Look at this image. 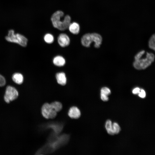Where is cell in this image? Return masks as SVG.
<instances>
[{
    "label": "cell",
    "mask_w": 155,
    "mask_h": 155,
    "mask_svg": "<svg viewBox=\"0 0 155 155\" xmlns=\"http://www.w3.org/2000/svg\"><path fill=\"white\" fill-rule=\"evenodd\" d=\"M42 116L46 119H53L56 116L57 112L52 108L50 104L45 103L41 108Z\"/></svg>",
    "instance_id": "obj_5"
},
{
    "label": "cell",
    "mask_w": 155,
    "mask_h": 155,
    "mask_svg": "<svg viewBox=\"0 0 155 155\" xmlns=\"http://www.w3.org/2000/svg\"><path fill=\"white\" fill-rule=\"evenodd\" d=\"M139 96L142 98H144L145 97L146 92L144 90L142 89L140 91L139 93Z\"/></svg>",
    "instance_id": "obj_22"
},
{
    "label": "cell",
    "mask_w": 155,
    "mask_h": 155,
    "mask_svg": "<svg viewBox=\"0 0 155 155\" xmlns=\"http://www.w3.org/2000/svg\"><path fill=\"white\" fill-rule=\"evenodd\" d=\"M69 31L72 34H77L79 33L80 30V26L77 23L73 22L70 23L69 27Z\"/></svg>",
    "instance_id": "obj_13"
},
{
    "label": "cell",
    "mask_w": 155,
    "mask_h": 155,
    "mask_svg": "<svg viewBox=\"0 0 155 155\" xmlns=\"http://www.w3.org/2000/svg\"><path fill=\"white\" fill-rule=\"evenodd\" d=\"M155 35L153 34L150 37L149 41V46L150 48L155 50Z\"/></svg>",
    "instance_id": "obj_18"
},
{
    "label": "cell",
    "mask_w": 155,
    "mask_h": 155,
    "mask_svg": "<svg viewBox=\"0 0 155 155\" xmlns=\"http://www.w3.org/2000/svg\"><path fill=\"white\" fill-rule=\"evenodd\" d=\"M18 96V93L15 88L11 86H8L5 90L4 97L5 101L9 103L11 101L16 99Z\"/></svg>",
    "instance_id": "obj_4"
},
{
    "label": "cell",
    "mask_w": 155,
    "mask_h": 155,
    "mask_svg": "<svg viewBox=\"0 0 155 155\" xmlns=\"http://www.w3.org/2000/svg\"><path fill=\"white\" fill-rule=\"evenodd\" d=\"M112 129L114 134L118 133L121 130L119 125L116 123H114L112 125Z\"/></svg>",
    "instance_id": "obj_19"
},
{
    "label": "cell",
    "mask_w": 155,
    "mask_h": 155,
    "mask_svg": "<svg viewBox=\"0 0 155 155\" xmlns=\"http://www.w3.org/2000/svg\"><path fill=\"white\" fill-rule=\"evenodd\" d=\"M105 127L108 134L111 135L114 134L113 130L112 125L111 121L109 120L107 121L106 123Z\"/></svg>",
    "instance_id": "obj_16"
},
{
    "label": "cell",
    "mask_w": 155,
    "mask_h": 155,
    "mask_svg": "<svg viewBox=\"0 0 155 155\" xmlns=\"http://www.w3.org/2000/svg\"><path fill=\"white\" fill-rule=\"evenodd\" d=\"M5 39L8 42L18 43L24 47L26 46L28 42L27 39L24 36L18 33L15 34L13 30L9 31Z\"/></svg>",
    "instance_id": "obj_2"
},
{
    "label": "cell",
    "mask_w": 155,
    "mask_h": 155,
    "mask_svg": "<svg viewBox=\"0 0 155 155\" xmlns=\"http://www.w3.org/2000/svg\"><path fill=\"white\" fill-rule=\"evenodd\" d=\"M58 42L60 46L65 47L68 46L70 42V40L69 36L66 34H61L57 38Z\"/></svg>",
    "instance_id": "obj_6"
},
{
    "label": "cell",
    "mask_w": 155,
    "mask_h": 155,
    "mask_svg": "<svg viewBox=\"0 0 155 155\" xmlns=\"http://www.w3.org/2000/svg\"><path fill=\"white\" fill-rule=\"evenodd\" d=\"M50 104L53 109L57 112L60 111L62 108V105L61 102L55 101L52 102Z\"/></svg>",
    "instance_id": "obj_15"
},
{
    "label": "cell",
    "mask_w": 155,
    "mask_h": 155,
    "mask_svg": "<svg viewBox=\"0 0 155 155\" xmlns=\"http://www.w3.org/2000/svg\"><path fill=\"white\" fill-rule=\"evenodd\" d=\"M92 34L93 42H94V47L96 48H98L100 47L102 42V37L100 35L97 33H92Z\"/></svg>",
    "instance_id": "obj_11"
},
{
    "label": "cell",
    "mask_w": 155,
    "mask_h": 155,
    "mask_svg": "<svg viewBox=\"0 0 155 155\" xmlns=\"http://www.w3.org/2000/svg\"><path fill=\"white\" fill-rule=\"evenodd\" d=\"M5 84V80L4 78L0 74V86H4Z\"/></svg>",
    "instance_id": "obj_21"
},
{
    "label": "cell",
    "mask_w": 155,
    "mask_h": 155,
    "mask_svg": "<svg viewBox=\"0 0 155 155\" xmlns=\"http://www.w3.org/2000/svg\"><path fill=\"white\" fill-rule=\"evenodd\" d=\"M69 116L71 118L77 119L79 118L81 113L79 109L76 106H73L70 108L68 112Z\"/></svg>",
    "instance_id": "obj_8"
},
{
    "label": "cell",
    "mask_w": 155,
    "mask_h": 155,
    "mask_svg": "<svg viewBox=\"0 0 155 155\" xmlns=\"http://www.w3.org/2000/svg\"><path fill=\"white\" fill-rule=\"evenodd\" d=\"M13 81L16 84H22L23 81V77L19 73H16L12 76Z\"/></svg>",
    "instance_id": "obj_14"
},
{
    "label": "cell",
    "mask_w": 155,
    "mask_h": 155,
    "mask_svg": "<svg viewBox=\"0 0 155 155\" xmlns=\"http://www.w3.org/2000/svg\"><path fill=\"white\" fill-rule=\"evenodd\" d=\"M111 93L110 90L106 87H104L101 90V98L104 101H107L108 100V96Z\"/></svg>",
    "instance_id": "obj_10"
},
{
    "label": "cell",
    "mask_w": 155,
    "mask_h": 155,
    "mask_svg": "<svg viewBox=\"0 0 155 155\" xmlns=\"http://www.w3.org/2000/svg\"><path fill=\"white\" fill-rule=\"evenodd\" d=\"M53 62L56 66L61 67L65 64V59L62 56H57L54 58Z\"/></svg>",
    "instance_id": "obj_12"
},
{
    "label": "cell",
    "mask_w": 155,
    "mask_h": 155,
    "mask_svg": "<svg viewBox=\"0 0 155 155\" xmlns=\"http://www.w3.org/2000/svg\"><path fill=\"white\" fill-rule=\"evenodd\" d=\"M44 38L45 42L48 44L53 43L54 40V38L53 35L49 33L46 34Z\"/></svg>",
    "instance_id": "obj_17"
},
{
    "label": "cell",
    "mask_w": 155,
    "mask_h": 155,
    "mask_svg": "<svg viewBox=\"0 0 155 155\" xmlns=\"http://www.w3.org/2000/svg\"><path fill=\"white\" fill-rule=\"evenodd\" d=\"M93 42L92 33H87L84 35L82 37L81 42L82 44L86 47H89Z\"/></svg>",
    "instance_id": "obj_7"
},
{
    "label": "cell",
    "mask_w": 155,
    "mask_h": 155,
    "mask_svg": "<svg viewBox=\"0 0 155 155\" xmlns=\"http://www.w3.org/2000/svg\"><path fill=\"white\" fill-rule=\"evenodd\" d=\"M154 59V55L153 54L147 52L146 58L135 60L133 64V66L137 69H145L151 65Z\"/></svg>",
    "instance_id": "obj_3"
},
{
    "label": "cell",
    "mask_w": 155,
    "mask_h": 155,
    "mask_svg": "<svg viewBox=\"0 0 155 155\" xmlns=\"http://www.w3.org/2000/svg\"><path fill=\"white\" fill-rule=\"evenodd\" d=\"M145 53V51L144 50L139 52L135 57V60H137L140 58L142 55Z\"/></svg>",
    "instance_id": "obj_20"
},
{
    "label": "cell",
    "mask_w": 155,
    "mask_h": 155,
    "mask_svg": "<svg viewBox=\"0 0 155 155\" xmlns=\"http://www.w3.org/2000/svg\"><path fill=\"white\" fill-rule=\"evenodd\" d=\"M140 91V89L139 88H136L133 90L132 93L134 94H139Z\"/></svg>",
    "instance_id": "obj_23"
},
{
    "label": "cell",
    "mask_w": 155,
    "mask_h": 155,
    "mask_svg": "<svg viewBox=\"0 0 155 155\" xmlns=\"http://www.w3.org/2000/svg\"><path fill=\"white\" fill-rule=\"evenodd\" d=\"M64 13L58 10L54 13L51 18V20L54 27L61 31L65 30L68 28L71 23V18L68 15H66L63 20Z\"/></svg>",
    "instance_id": "obj_1"
},
{
    "label": "cell",
    "mask_w": 155,
    "mask_h": 155,
    "mask_svg": "<svg viewBox=\"0 0 155 155\" xmlns=\"http://www.w3.org/2000/svg\"><path fill=\"white\" fill-rule=\"evenodd\" d=\"M56 78L59 84L63 86L66 84L67 79L65 74L63 72H60L56 74Z\"/></svg>",
    "instance_id": "obj_9"
}]
</instances>
